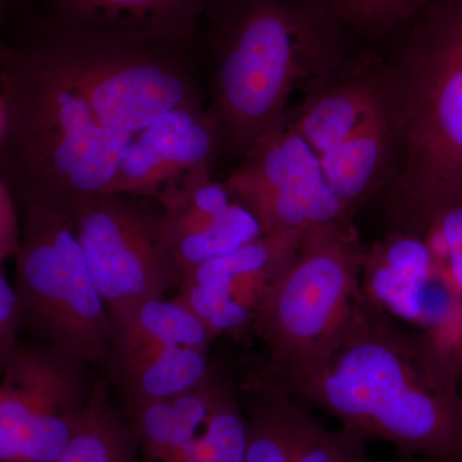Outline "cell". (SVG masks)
I'll return each instance as SVG.
<instances>
[{"label":"cell","mask_w":462,"mask_h":462,"mask_svg":"<svg viewBox=\"0 0 462 462\" xmlns=\"http://www.w3.org/2000/svg\"><path fill=\"white\" fill-rule=\"evenodd\" d=\"M378 69L397 138L384 199H462V0H433Z\"/></svg>","instance_id":"cell-4"},{"label":"cell","mask_w":462,"mask_h":462,"mask_svg":"<svg viewBox=\"0 0 462 462\" xmlns=\"http://www.w3.org/2000/svg\"><path fill=\"white\" fill-rule=\"evenodd\" d=\"M7 7L9 14H14L16 17L23 16L33 11L32 0H3Z\"/></svg>","instance_id":"cell-26"},{"label":"cell","mask_w":462,"mask_h":462,"mask_svg":"<svg viewBox=\"0 0 462 462\" xmlns=\"http://www.w3.org/2000/svg\"><path fill=\"white\" fill-rule=\"evenodd\" d=\"M243 391L247 421L243 462H289L296 396L260 370L249 376Z\"/></svg>","instance_id":"cell-17"},{"label":"cell","mask_w":462,"mask_h":462,"mask_svg":"<svg viewBox=\"0 0 462 462\" xmlns=\"http://www.w3.org/2000/svg\"><path fill=\"white\" fill-rule=\"evenodd\" d=\"M25 328L23 303L16 287L8 282L0 264V373L20 345L21 330Z\"/></svg>","instance_id":"cell-24"},{"label":"cell","mask_w":462,"mask_h":462,"mask_svg":"<svg viewBox=\"0 0 462 462\" xmlns=\"http://www.w3.org/2000/svg\"><path fill=\"white\" fill-rule=\"evenodd\" d=\"M12 27L0 69V175L21 203L72 216L107 196L134 139L165 108L147 76L103 36L48 25L36 12Z\"/></svg>","instance_id":"cell-1"},{"label":"cell","mask_w":462,"mask_h":462,"mask_svg":"<svg viewBox=\"0 0 462 462\" xmlns=\"http://www.w3.org/2000/svg\"><path fill=\"white\" fill-rule=\"evenodd\" d=\"M340 20L358 32H382L415 16L427 0H327Z\"/></svg>","instance_id":"cell-23"},{"label":"cell","mask_w":462,"mask_h":462,"mask_svg":"<svg viewBox=\"0 0 462 462\" xmlns=\"http://www.w3.org/2000/svg\"><path fill=\"white\" fill-rule=\"evenodd\" d=\"M388 462H447L437 460V458L425 457V456L403 455L398 454L393 456Z\"/></svg>","instance_id":"cell-27"},{"label":"cell","mask_w":462,"mask_h":462,"mask_svg":"<svg viewBox=\"0 0 462 462\" xmlns=\"http://www.w3.org/2000/svg\"><path fill=\"white\" fill-rule=\"evenodd\" d=\"M5 129H7V114H5V100H3L2 93H0V145L5 139Z\"/></svg>","instance_id":"cell-28"},{"label":"cell","mask_w":462,"mask_h":462,"mask_svg":"<svg viewBox=\"0 0 462 462\" xmlns=\"http://www.w3.org/2000/svg\"><path fill=\"white\" fill-rule=\"evenodd\" d=\"M215 338L180 300H147L112 322V352L127 354L157 346H193L209 351ZM111 360V358H109Z\"/></svg>","instance_id":"cell-16"},{"label":"cell","mask_w":462,"mask_h":462,"mask_svg":"<svg viewBox=\"0 0 462 462\" xmlns=\"http://www.w3.org/2000/svg\"><path fill=\"white\" fill-rule=\"evenodd\" d=\"M72 223L112 322L180 285L156 199L107 194L76 209Z\"/></svg>","instance_id":"cell-8"},{"label":"cell","mask_w":462,"mask_h":462,"mask_svg":"<svg viewBox=\"0 0 462 462\" xmlns=\"http://www.w3.org/2000/svg\"><path fill=\"white\" fill-rule=\"evenodd\" d=\"M139 455L129 421L112 404L105 380L97 379L80 427L51 462H139Z\"/></svg>","instance_id":"cell-18"},{"label":"cell","mask_w":462,"mask_h":462,"mask_svg":"<svg viewBox=\"0 0 462 462\" xmlns=\"http://www.w3.org/2000/svg\"><path fill=\"white\" fill-rule=\"evenodd\" d=\"M346 30L327 0H215L197 44L221 153L242 160L291 114L294 93L348 74Z\"/></svg>","instance_id":"cell-3"},{"label":"cell","mask_w":462,"mask_h":462,"mask_svg":"<svg viewBox=\"0 0 462 462\" xmlns=\"http://www.w3.org/2000/svg\"><path fill=\"white\" fill-rule=\"evenodd\" d=\"M220 154V138L206 105L175 109L134 139L108 194L154 199L182 173L214 166Z\"/></svg>","instance_id":"cell-12"},{"label":"cell","mask_w":462,"mask_h":462,"mask_svg":"<svg viewBox=\"0 0 462 462\" xmlns=\"http://www.w3.org/2000/svg\"><path fill=\"white\" fill-rule=\"evenodd\" d=\"M245 446V409L233 382L226 378L205 427L172 462H243Z\"/></svg>","instance_id":"cell-20"},{"label":"cell","mask_w":462,"mask_h":462,"mask_svg":"<svg viewBox=\"0 0 462 462\" xmlns=\"http://www.w3.org/2000/svg\"><path fill=\"white\" fill-rule=\"evenodd\" d=\"M461 394H462V387H461Z\"/></svg>","instance_id":"cell-29"},{"label":"cell","mask_w":462,"mask_h":462,"mask_svg":"<svg viewBox=\"0 0 462 462\" xmlns=\"http://www.w3.org/2000/svg\"><path fill=\"white\" fill-rule=\"evenodd\" d=\"M23 238V221L17 211V197L0 175V264L16 257Z\"/></svg>","instance_id":"cell-25"},{"label":"cell","mask_w":462,"mask_h":462,"mask_svg":"<svg viewBox=\"0 0 462 462\" xmlns=\"http://www.w3.org/2000/svg\"><path fill=\"white\" fill-rule=\"evenodd\" d=\"M215 0H41L44 23L65 29L102 30L191 39Z\"/></svg>","instance_id":"cell-13"},{"label":"cell","mask_w":462,"mask_h":462,"mask_svg":"<svg viewBox=\"0 0 462 462\" xmlns=\"http://www.w3.org/2000/svg\"><path fill=\"white\" fill-rule=\"evenodd\" d=\"M340 427L398 454L462 462V394L421 340L361 296L345 327L311 364L264 373Z\"/></svg>","instance_id":"cell-2"},{"label":"cell","mask_w":462,"mask_h":462,"mask_svg":"<svg viewBox=\"0 0 462 462\" xmlns=\"http://www.w3.org/2000/svg\"><path fill=\"white\" fill-rule=\"evenodd\" d=\"M263 234L256 217L234 199L233 205L215 224L199 233L172 240L169 249L182 278L194 267L233 254Z\"/></svg>","instance_id":"cell-21"},{"label":"cell","mask_w":462,"mask_h":462,"mask_svg":"<svg viewBox=\"0 0 462 462\" xmlns=\"http://www.w3.org/2000/svg\"><path fill=\"white\" fill-rule=\"evenodd\" d=\"M312 410L296 397L289 462H374L365 438L342 427L331 430Z\"/></svg>","instance_id":"cell-22"},{"label":"cell","mask_w":462,"mask_h":462,"mask_svg":"<svg viewBox=\"0 0 462 462\" xmlns=\"http://www.w3.org/2000/svg\"><path fill=\"white\" fill-rule=\"evenodd\" d=\"M89 365L45 343H20L0 382V462H51L89 403Z\"/></svg>","instance_id":"cell-9"},{"label":"cell","mask_w":462,"mask_h":462,"mask_svg":"<svg viewBox=\"0 0 462 462\" xmlns=\"http://www.w3.org/2000/svg\"><path fill=\"white\" fill-rule=\"evenodd\" d=\"M266 236L354 220L331 190L318 157L288 115L254 145L225 181Z\"/></svg>","instance_id":"cell-10"},{"label":"cell","mask_w":462,"mask_h":462,"mask_svg":"<svg viewBox=\"0 0 462 462\" xmlns=\"http://www.w3.org/2000/svg\"><path fill=\"white\" fill-rule=\"evenodd\" d=\"M16 289L25 328L42 343L89 365L109 364L112 321L91 276L72 216L23 202Z\"/></svg>","instance_id":"cell-7"},{"label":"cell","mask_w":462,"mask_h":462,"mask_svg":"<svg viewBox=\"0 0 462 462\" xmlns=\"http://www.w3.org/2000/svg\"><path fill=\"white\" fill-rule=\"evenodd\" d=\"M385 231L364 247L361 291L411 331L462 387V199L383 200Z\"/></svg>","instance_id":"cell-5"},{"label":"cell","mask_w":462,"mask_h":462,"mask_svg":"<svg viewBox=\"0 0 462 462\" xmlns=\"http://www.w3.org/2000/svg\"><path fill=\"white\" fill-rule=\"evenodd\" d=\"M307 236L302 231L263 234L247 245L184 273L178 300L214 338L254 331L258 311Z\"/></svg>","instance_id":"cell-11"},{"label":"cell","mask_w":462,"mask_h":462,"mask_svg":"<svg viewBox=\"0 0 462 462\" xmlns=\"http://www.w3.org/2000/svg\"><path fill=\"white\" fill-rule=\"evenodd\" d=\"M364 247L354 220L307 234L254 321L267 351L264 373L297 372L336 338L363 296Z\"/></svg>","instance_id":"cell-6"},{"label":"cell","mask_w":462,"mask_h":462,"mask_svg":"<svg viewBox=\"0 0 462 462\" xmlns=\"http://www.w3.org/2000/svg\"><path fill=\"white\" fill-rule=\"evenodd\" d=\"M127 410L178 396L197 387L214 370L208 351L193 346H157L112 356Z\"/></svg>","instance_id":"cell-15"},{"label":"cell","mask_w":462,"mask_h":462,"mask_svg":"<svg viewBox=\"0 0 462 462\" xmlns=\"http://www.w3.org/2000/svg\"><path fill=\"white\" fill-rule=\"evenodd\" d=\"M154 199L163 209L167 245L211 226L234 202L225 182L212 175V165H199L182 173Z\"/></svg>","instance_id":"cell-19"},{"label":"cell","mask_w":462,"mask_h":462,"mask_svg":"<svg viewBox=\"0 0 462 462\" xmlns=\"http://www.w3.org/2000/svg\"><path fill=\"white\" fill-rule=\"evenodd\" d=\"M225 376L216 372L178 396L127 410L139 451L145 462H172L205 427Z\"/></svg>","instance_id":"cell-14"}]
</instances>
